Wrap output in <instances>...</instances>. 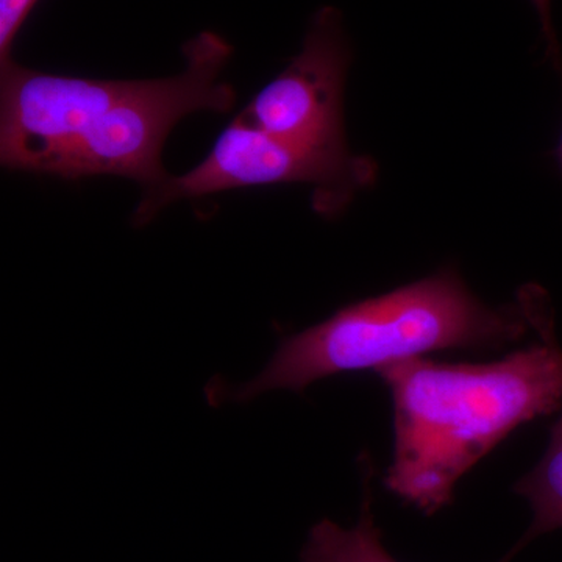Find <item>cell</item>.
<instances>
[{
  "label": "cell",
  "mask_w": 562,
  "mask_h": 562,
  "mask_svg": "<svg viewBox=\"0 0 562 562\" xmlns=\"http://www.w3.org/2000/svg\"><path fill=\"white\" fill-rule=\"evenodd\" d=\"M539 341L486 364L414 358L380 369L394 405L392 494L435 514L469 469L520 425L562 408V349L546 292L522 290Z\"/></svg>",
  "instance_id": "obj_1"
},
{
  "label": "cell",
  "mask_w": 562,
  "mask_h": 562,
  "mask_svg": "<svg viewBox=\"0 0 562 562\" xmlns=\"http://www.w3.org/2000/svg\"><path fill=\"white\" fill-rule=\"evenodd\" d=\"M532 328L519 292L516 305L492 308L449 266L397 290L349 303L327 321L283 339L265 369L235 387L232 401L271 391L301 392L339 373L375 371L431 351L494 349Z\"/></svg>",
  "instance_id": "obj_2"
},
{
  "label": "cell",
  "mask_w": 562,
  "mask_h": 562,
  "mask_svg": "<svg viewBox=\"0 0 562 562\" xmlns=\"http://www.w3.org/2000/svg\"><path fill=\"white\" fill-rule=\"evenodd\" d=\"M183 55V72L168 79L138 80L127 98L105 111L50 162L47 176L68 180L127 177L146 190L165 180L162 144L179 121L195 111L227 113L236 102L233 87L220 81L232 57V46L224 36L199 33L184 44Z\"/></svg>",
  "instance_id": "obj_3"
},
{
  "label": "cell",
  "mask_w": 562,
  "mask_h": 562,
  "mask_svg": "<svg viewBox=\"0 0 562 562\" xmlns=\"http://www.w3.org/2000/svg\"><path fill=\"white\" fill-rule=\"evenodd\" d=\"M376 173L379 166L371 157L350 150L310 149L235 117L194 169L179 177L166 176L144 191L133 222L149 224L162 209L177 201L283 183L312 184L314 211L324 217H335L358 192L375 183Z\"/></svg>",
  "instance_id": "obj_4"
},
{
  "label": "cell",
  "mask_w": 562,
  "mask_h": 562,
  "mask_svg": "<svg viewBox=\"0 0 562 562\" xmlns=\"http://www.w3.org/2000/svg\"><path fill=\"white\" fill-rule=\"evenodd\" d=\"M351 49L341 11L317 10L302 49L238 120L310 149L347 151L344 91Z\"/></svg>",
  "instance_id": "obj_5"
},
{
  "label": "cell",
  "mask_w": 562,
  "mask_h": 562,
  "mask_svg": "<svg viewBox=\"0 0 562 562\" xmlns=\"http://www.w3.org/2000/svg\"><path fill=\"white\" fill-rule=\"evenodd\" d=\"M138 80L54 76L0 63V161L13 171L46 173Z\"/></svg>",
  "instance_id": "obj_6"
},
{
  "label": "cell",
  "mask_w": 562,
  "mask_h": 562,
  "mask_svg": "<svg viewBox=\"0 0 562 562\" xmlns=\"http://www.w3.org/2000/svg\"><path fill=\"white\" fill-rule=\"evenodd\" d=\"M514 491L530 503L532 522L519 546L502 562L509 561L532 539L562 528V408L541 461L517 482Z\"/></svg>",
  "instance_id": "obj_7"
},
{
  "label": "cell",
  "mask_w": 562,
  "mask_h": 562,
  "mask_svg": "<svg viewBox=\"0 0 562 562\" xmlns=\"http://www.w3.org/2000/svg\"><path fill=\"white\" fill-rule=\"evenodd\" d=\"M302 562H398L387 553L382 532L373 519L371 498L362 502L361 517L353 528L322 520L310 531Z\"/></svg>",
  "instance_id": "obj_8"
},
{
  "label": "cell",
  "mask_w": 562,
  "mask_h": 562,
  "mask_svg": "<svg viewBox=\"0 0 562 562\" xmlns=\"http://www.w3.org/2000/svg\"><path fill=\"white\" fill-rule=\"evenodd\" d=\"M38 0H0V63L11 58V46Z\"/></svg>",
  "instance_id": "obj_9"
},
{
  "label": "cell",
  "mask_w": 562,
  "mask_h": 562,
  "mask_svg": "<svg viewBox=\"0 0 562 562\" xmlns=\"http://www.w3.org/2000/svg\"><path fill=\"white\" fill-rule=\"evenodd\" d=\"M536 13H538L539 24H541V33L543 43H546V54L553 68L561 74L562 77V52L560 41H558L557 31H554L552 16V0H531Z\"/></svg>",
  "instance_id": "obj_10"
},
{
  "label": "cell",
  "mask_w": 562,
  "mask_h": 562,
  "mask_svg": "<svg viewBox=\"0 0 562 562\" xmlns=\"http://www.w3.org/2000/svg\"><path fill=\"white\" fill-rule=\"evenodd\" d=\"M554 160H557L558 168H560V171L562 173V133L561 138L558 140L557 147H554Z\"/></svg>",
  "instance_id": "obj_11"
}]
</instances>
